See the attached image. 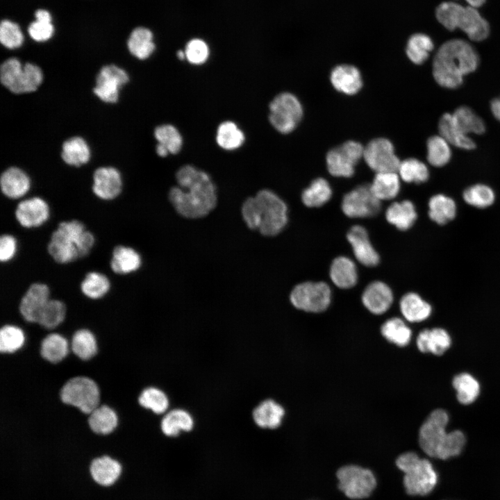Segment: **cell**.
<instances>
[{"label":"cell","instance_id":"obj_1","mask_svg":"<svg viewBox=\"0 0 500 500\" xmlns=\"http://www.w3.org/2000/svg\"><path fill=\"white\" fill-rule=\"evenodd\" d=\"M175 178L178 185L169 189L168 199L181 216L199 219L215 208L217 188L207 172L186 164L178 169Z\"/></svg>","mask_w":500,"mask_h":500},{"label":"cell","instance_id":"obj_2","mask_svg":"<svg viewBox=\"0 0 500 500\" xmlns=\"http://www.w3.org/2000/svg\"><path fill=\"white\" fill-rule=\"evenodd\" d=\"M478 56L467 41L452 39L443 43L433 61V75L442 88L456 89L465 76L474 72L478 65Z\"/></svg>","mask_w":500,"mask_h":500},{"label":"cell","instance_id":"obj_3","mask_svg":"<svg viewBox=\"0 0 500 500\" xmlns=\"http://www.w3.org/2000/svg\"><path fill=\"white\" fill-rule=\"evenodd\" d=\"M241 213L247 226L264 236L278 235L288 223L287 205L268 189L260 190L254 197L246 199Z\"/></svg>","mask_w":500,"mask_h":500},{"label":"cell","instance_id":"obj_4","mask_svg":"<svg viewBox=\"0 0 500 500\" xmlns=\"http://www.w3.org/2000/svg\"><path fill=\"white\" fill-rule=\"evenodd\" d=\"M95 240L93 233L81 220H64L52 231L47 251L54 262L67 265L88 256Z\"/></svg>","mask_w":500,"mask_h":500},{"label":"cell","instance_id":"obj_5","mask_svg":"<svg viewBox=\"0 0 500 500\" xmlns=\"http://www.w3.org/2000/svg\"><path fill=\"white\" fill-rule=\"evenodd\" d=\"M395 465L403 474V485L408 495H427L437 484L438 475L431 462L414 451L400 454Z\"/></svg>","mask_w":500,"mask_h":500},{"label":"cell","instance_id":"obj_6","mask_svg":"<svg viewBox=\"0 0 500 500\" xmlns=\"http://www.w3.org/2000/svg\"><path fill=\"white\" fill-rule=\"evenodd\" d=\"M335 477L338 488L351 500L369 498L378 484L372 470L356 464L341 466L336 471Z\"/></svg>","mask_w":500,"mask_h":500},{"label":"cell","instance_id":"obj_7","mask_svg":"<svg viewBox=\"0 0 500 500\" xmlns=\"http://www.w3.org/2000/svg\"><path fill=\"white\" fill-rule=\"evenodd\" d=\"M302 117V106L297 97L292 93H279L269 104V122L276 131L282 134L292 132Z\"/></svg>","mask_w":500,"mask_h":500},{"label":"cell","instance_id":"obj_8","mask_svg":"<svg viewBox=\"0 0 500 500\" xmlns=\"http://www.w3.org/2000/svg\"><path fill=\"white\" fill-rule=\"evenodd\" d=\"M62 401L90 414L99 403L100 393L97 383L90 378L76 376L68 380L60 392Z\"/></svg>","mask_w":500,"mask_h":500},{"label":"cell","instance_id":"obj_9","mask_svg":"<svg viewBox=\"0 0 500 500\" xmlns=\"http://www.w3.org/2000/svg\"><path fill=\"white\" fill-rule=\"evenodd\" d=\"M290 299L299 310L321 312L327 309L331 301V288L322 281H306L297 285L291 291Z\"/></svg>","mask_w":500,"mask_h":500},{"label":"cell","instance_id":"obj_10","mask_svg":"<svg viewBox=\"0 0 500 500\" xmlns=\"http://www.w3.org/2000/svg\"><path fill=\"white\" fill-rule=\"evenodd\" d=\"M364 147L359 142L349 140L331 149L326 162L329 173L336 177H351L355 167L363 157Z\"/></svg>","mask_w":500,"mask_h":500},{"label":"cell","instance_id":"obj_11","mask_svg":"<svg viewBox=\"0 0 500 500\" xmlns=\"http://www.w3.org/2000/svg\"><path fill=\"white\" fill-rule=\"evenodd\" d=\"M341 208L343 213L349 217H372L380 212L381 203L372 192L370 184H363L344 196Z\"/></svg>","mask_w":500,"mask_h":500},{"label":"cell","instance_id":"obj_12","mask_svg":"<svg viewBox=\"0 0 500 500\" xmlns=\"http://www.w3.org/2000/svg\"><path fill=\"white\" fill-rule=\"evenodd\" d=\"M449 415L443 409L432 411L419 431V444L428 456L436 458L438 449L446 436Z\"/></svg>","mask_w":500,"mask_h":500},{"label":"cell","instance_id":"obj_13","mask_svg":"<svg viewBox=\"0 0 500 500\" xmlns=\"http://www.w3.org/2000/svg\"><path fill=\"white\" fill-rule=\"evenodd\" d=\"M129 81V76L122 67L108 64L103 66L95 78L93 93L107 103H117L120 90Z\"/></svg>","mask_w":500,"mask_h":500},{"label":"cell","instance_id":"obj_14","mask_svg":"<svg viewBox=\"0 0 500 500\" xmlns=\"http://www.w3.org/2000/svg\"><path fill=\"white\" fill-rule=\"evenodd\" d=\"M363 159L376 173L397 172L401 161L392 143L386 138H376L364 147Z\"/></svg>","mask_w":500,"mask_h":500},{"label":"cell","instance_id":"obj_15","mask_svg":"<svg viewBox=\"0 0 500 500\" xmlns=\"http://www.w3.org/2000/svg\"><path fill=\"white\" fill-rule=\"evenodd\" d=\"M51 207L42 197L35 196L19 201L14 210L17 224L25 229L38 228L44 225L51 217Z\"/></svg>","mask_w":500,"mask_h":500},{"label":"cell","instance_id":"obj_16","mask_svg":"<svg viewBox=\"0 0 500 500\" xmlns=\"http://www.w3.org/2000/svg\"><path fill=\"white\" fill-rule=\"evenodd\" d=\"M123 190L120 172L111 166L96 169L92 174V192L100 200L110 201L116 199Z\"/></svg>","mask_w":500,"mask_h":500},{"label":"cell","instance_id":"obj_17","mask_svg":"<svg viewBox=\"0 0 500 500\" xmlns=\"http://www.w3.org/2000/svg\"><path fill=\"white\" fill-rule=\"evenodd\" d=\"M50 299L51 290L47 284L32 283L19 301V312L25 321L36 323L40 312Z\"/></svg>","mask_w":500,"mask_h":500},{"label":"cell","instance_id":"obj_18","mask_svg":"<svg viewBox=\"0 0 500 500\" xmlns=\"http://www.w3.org/2000/svg\"><path fill=\"white\" fill-rule=\"evenodd\" d=\"M347 239L352 247L356 260L366 267H374L379 262V255L370 242L367 230L362 226L351 227Z\"/></svg>","mask_w":500,"mask_h":500},{"label":"cell","instance_id":"obj_19","mask_svg":"<svg viewBox=\"0 0 500 500\" xmlns=\"http://www.w3.org/2000/svg\"><path fill=\"white\" fill-rule=\"evenodd\" d=\"M6 88L11 92L19 94L36 91L43 81L41 68L32 62H26L13 74Z\"/></svg>","mask_w":500,"mask_h":500},{"label":"cell","instance_id":"obj_20","mask_svg":"<svg viewBox=\"0 0 500 500\" xmlns=\"http://www.w3.org/2000/svg\"><path fill=\"white\" fill-rule=\"evenodd\" d=\"M0 188L6 198L21 200L30 191L31 181L27 173L21 168L10 167L1 174Z\"/></svg>","mask_w":500,"mask_h":500},{"label":"cell","instance_id":"obj_21","mask_svg":"<svg viewBox=\"0 0 500 500\" xmlns=\"http://www.w3.org/2000/svg\"><path fill=\"white\" fill-rule=\"evenodd\" d=\"M364 306L374 315L385 313L392 306L393 293L390 288L382 281H373L364 290L362 294Z\"/></svg>","mask_w":500,"mask_h":500},{"label":"cell","instance_id":"obj_22","mask_svg":"<svg viewBox=\"0 0 500 500\" xmlns=\"http://www.w3.org/2000/svg\"><path fill=\"white\" fill-rule=\"evenodd\" d=\"M457 28L465 33L468 38L475 42L487 38L490 33V26L476 8L467 6H462L458 19Z\"/></svg>","mask_w":500,"mask_h":500},{"label":"cell","instance_id":"obj_23","mask_svg":"<svg viewBox=\"0 0 500 500\" xmlns=\"http://www.w3.org/2000/svg\"><path fill=\"white\" fill-rule=\"evenodd\" d=\"M142 257L133 247L117 244L112 249L110 268L117 275L124 276L137 272L142 265Z\"/></svg>","mask_w":500,"mask_h":500},{"label":"cell","instance_id":"obj_24","mask_svg":"<svg viewBox=\"0 0 500 500\" xmlns=\"http://www.w3.org/2000/svg\"><path fill=\"white\" fill-rule=\"evenodd\" d=\"M330 81L336 90L348 95L356 94L362 86L360 71L355 66L348 64L335 67L331 72Z\"/></svg>","mask_w":500,"mask_h":500},{"label":"cell","instance_id":"obj_25","mask_svg":"<svg viewBox=\"0 0 500 500\" xmlns=\"http://www.w3.org/2000/svg\"><path fill=\"white\" fill-rule=\"evenodd\" d=\"M126 47L135 58L140 60L148 59L156 49L153 32L145 26L135 27L128 36Z\"/></svg>","mask_w":500,"mask_h":500},{"label":"cell","instance_id":"obj_26","mask_svg":"<svg viewBox=\"0 0 500 500\" xmlns=\"http://www.w3.org/2000/svg\"><path fill=\"white\" fill-rule=\"evenodd\" d=\"M417 346L422 353L442 355L451 346V337L446 330L433 328L422 331L417 338Z\"/></svg>","mask_w":500,"mask_h":500},{"label":"cell","instance_id":"obj_27","mask_svg":"<svg viewBox=\"0 0 500 500\" xmlns=\"http://www.w3.org/2000/svg\"><path fill=\"white\" fill-rule=\"evenodd\" d=\"M439 135L444 138L451 145L466 150L476 147L474 141L465 134L455 122L452 113H444L438 122Z\"/></svg>","mask_w":500,"mask_h":500},{"label":"cell","instance_id":"obj_28","mask_svg":"<svg viewBox=\"0 0 500 500\" xmlns=\"http://www.w3.org/2000/svg\"><path fill=\"white\" fill-rule=\"evenodd\" d=\"M329 276L331 281L342 289L353 287L358 280L356 266L352 260L346 256H338L333 260Z\"/></svg>","mask_w":500,"mask_h":500},{"label":"cell","instance_id":"obj_29","mask_svg":"<svg viewBox=\"0 0 500 500\" xmlns=\"http://www.w3.org/2000/svg\"><path fill=\"white\" fill-rule=\"evenodd\" d=\"M285 410L273 399L260 402L253 411V419L256 424L262 428L274 429L282 423Z\"/></svg>","mask_w":500,"mask_h":500},{"label":"cell","instance_id":"obj_30","mask_svg":"<svg viewBox=\"0 0 500 500\" xmlns=\"http://www.w3.org/2000/svg\"><path fill=\"white\" fill-rule=\"evenodd\" d=\"M194 421L191 414L181 408L173 409L162 417L160 428L162 433L169 438H175L181 432L193 429Z\"/></svg>","mask_w":500,"mask_h":500},{"label":"cell","instance_id":"obj_31","mask_svg":"<svg viewBox=\"0 0 500 500\" xmlns=\"http://www.w3.org/2000/svg\"><path fill=\"white\" fill-rule=\"evenodd\" d=\"M111 287L109 277L96 270L88 272L79 285L81 294L91 300H99L105 297L110 292Z\"/></svg>","mask_w":500,"mask_h":500},{"label":"cell","instance_id":"obj_32","mask_svg":"<svg viewBox=\"0 0 500 500\" xmlns=\"http://www.w3.org/2000/svg\"><path fill=\"white\" fill-rule=\"evenodd\" d=\"M90 148L82 137H72L62 144L61 158L69 166L78 167L85 165L90 161Z\"/></svg>","mask_w":500,"mask_h":500},{"label":"cell","instance_id":"obj_33","mask_svg":"<svg viewBox=\"0 0 500 500\" xmlns=\"http://www.w3.org/2000/svg\"><path fill=\"white\" fill-rule=\"evenodd\" d=\"M399 308L403 317L410 322H420L429 317L432 307L415 292L405 294L400 300Z\"/></svg>","mask_w":500,"mask_h":500},{"label":"cell","instance_id":"obj_34","mask_svg":"<svg viewBox=\"0 0 500 500\" xmlns=\"http://www.w3.org/2000/svg\"><path fill=\"white\" fill-rule=\"evenodd\" d=\"M417 217L416 208L409 200L392 203L386 210L387 221L400 231L412 227Z\"/></svg>","mask_w":500,"mask_h":500},{"label":"cell","instance_id":"obj_35","mask_svg":"<svg viewBox=\"0 0 500 500\" xmlns=\"http://www.w3.org/2000/svg\"><path fill=\"white\" fill-rule=\"evenodd\" d=\"M90 469L92 477L97 483L108 486L117 481L122 467L117 460L103 456L93 460Z\"/></svg>","mask_w":500,"mask_h":500},{"label":"cell","instance_id":"obj_36","mask_svg":"<svg viewBox=\"0 0 500 500\" xmlns=\"http://www.w3.org/2000/svg\"><path fill=\"white\" fill-rule=\"evenodd\" d=\"M429 218L439 225L452 221L456 215L457 206L454 200L443 194L431 197L428 203Z\"/></svg>","mask_w":500,"mask_h":500},{"label":"cell","instance_id":"obj_37","mask_svg":"<svg viewBox=\"0 0 500 500\" xmlns=\"http://www.w3.org/2000/svg\"><path fill=\"white\" fill-rule=\"evenodd\" d=\"M33 17L34 20L27 26L30 38L38 43L50 40L56 32L51 13L47 10L40 9L35 12Z\"/></svg>","mask_w":500,"mask_h":500},{"label":"cell","instance_id":"obj_38","mask_svg":"<svg viewBox=\"0 0 500 500\" xmlns=\"http://www.w3.org/2000/svg\"><path fill=\"white\" fill-rule=\"evenodd\" d=\"M400 177L397 172L376 173L370 187L381 201L395 198L400 190Z\"/></svg>","mask_w":500,"mask_h":500},{"label":"cell","instance_id":"obj_39","mask_svg":"<svg viewBox=\"0 0 500 500\" xmlns=\"http://www.w3.org/2000/svg\"><path fill=\"white\" fill-rule=\"evenodd\" d=\"M216 142L222 149L233 151L241 147L245 142V135L233 121L221 122L216 131Z\"/></svg>","mask_w":500,"mask_h":500},{"label":"cell","instance_id":"obj_40","mask_svg":"<svg viewBox=\"0 0 500 500\" xmlns=\"http://www.w3.org/2000/svg\"><path fill=\"white\" fill-rule=\"evenodd\" d=\"M89 415L88 424L95 433L109 434L117 427V414L106 405L98 406Z\"/></svg>","mask_w":500,"mask_h":500},{"label":"cell","instance_id":"obj_41","mask_svg":"<svg viewBox=\"0 0 500 500\" xmlns=\"http://www.w3.org/2000/svg\"><path fill=\"white\" fill-rule=\"evenodd\" d=\"M434 48L432 39L426 34L417 33L408 40L406 53L408 59L415 65L424 63Z\"/></svg>","mask_w":500,"mask_h":500},{"label":"cell","instance_id":"obj_42","mask_svg":"<svg viewBox=\"0 0 500 500\" xmlns=\"http://www.w3.org/2000/svg\"><path fill=\"white\" fill-rule=\"evenodd\" d=\"M332 196V190L328 182L323 178L312 181L301 194L303 204L310 208H317L327 203Z\"/></svg>","mask_w":500,"mask_h":500},{"label":"cell","instance_id":"obj_43","mask_svg":"<svg viewBox=\"0 0 500 500\" xmlns=\"http://www.w3.org/2000/svg\"><path fill=\"white\" fill-rule=\"evenodd\" d=\"M381 333L388 342L399 347L408 345L412 336L410 328L399 317L386 320L381 327Z\"/></svg>","mask_w":500,"mask_h":500},{"label":"cell","instance_id":"obj_44","mask_svg":"<svg viewBox=\"0 0 500 500\" xmlns=\"http://www.w3.org/2000/svg\"><path fill=\"white\" fill-rule=\"evenodd\" d=\"M452 115L458 126L467 135H481L485 131L484 121L467 106L457 108Z\"/></svg>","mask_w":500,"mask_h":500},{"label":"cell","instance_id":"obj_45","mask_svg":"<svg viewBox=\"0 0 500 500\" xmlns=\"http://www.w3.org/2000/svg\"><path fill=\"white\" fill-rule=\"evenodd\" d=\"M68 344L66 339L58 333H51L42 341L40 354L46 360L56 363L67 354Z\"/></svg>","mask_w":500,"mask_h":500},{"label":"cell","instance_id":"obj_46","mask_svg":"<svg viewBox=\"0 0 500 500\" xmlns=\"http://www.w3.org/2000/svg\"><path fill=\"white\" fill-rule=\"evenodd\" d=\"M452 385L456 390L458 401L462 404L472 403L479 394V383L468 373H461L456 375L453 379Z\"/></svg>","mask_w":500,"mask_h":500},{"label":"cell","instance_id":"obj_47","mask_svg":"<svg viewBox=\"0 0 500 500\" xmlns=\"http://www.w3.org/2000/svg\"><path fill=\"white\" fill-rule=\"evenodd\" d=\"M66 312L62 301L51 298L40 312L36 323L48 329L54 328L64 321Z\"/></svg>","mask_w":500,"mask_h":500},{"label":"cell","instance_id":"obj_48","mask_svg":"<svg viewBox=\"0 0 500 500\" xmlns=\"http://www.w3.org/2000/svg\"><path fill=\"white\" fill-rule=\"evenodd\" d=\"M450 145L440 135L429 138L426 143V158L429 164L436 167L447 165L451 158Z\"/></svg>","mask_w":500,"mask_h":500},{"label":"cell","instance_id":"obj_49","mask_svg":"<svg viewBox=\"0 0 500 500\" xmlns=\"http://www.w3.org/2000/svg\"><path fill=\"white\" fill-rule=\"evenodd\" d=\"M72 350L81 360H89L97 353V345L94 334L86 328L76 331L72 339Z\"/></svg>","mask_w":500,"mask_h":500},{"label":"cell","instance_id":"obj_50","mask_svg":"<svg viewBox=\"0 0 500 500\" xmlns=\"http://www.w3.org/2000/svg\"><path fill=\"white\" fill-rule=\"evenodd\" d=\"M153 135L159 143L167 148L169 154H177L182 149L183 137L176 127L170 124H163L154 128Z\"/></svg>","mask_w":500,"mask_h":500},{"label":"cell","instance_id":"obj_51","mask_svg":"<svg viewBox=\"0 0 500 500\" xmlns=\"http://www.w3.org/2000/svg\"><path fill=\"white\" fill-rule=\"evenodd\" d=\"M397 173L400 178L406 183H422L429 178L427 166L412 158L401 161Z\"/></svg>","mask_w":500,"mask_h":500},{"label":"cell","instance_id":"obj_52","mask_svg":"<svg viewBox=\"0 0 500 500\" xmlns=\"http://www.w3.org/2000/svg\"><path fill=\"white\" fill-rule=\"evenodd\" d=\"M462 198L471 206L485 208L494 203L495 194L490 186L477 183L466 188L462 193Z\"/></svg>","mask_w":500,"mask_h":500},{"label":"cell","instance_id":"obj_53","mask_svg":"<svg viewBox=\"0 0 500 500\" xmlns=\"http://www.w3.org/2000/svg\"><path fill=\"white\" fill-rule=\"evenodd\" d=\"M138 402L143 408L158 415L165 413L169 405L167 394L156 387L144 389L139 396Z\"/></svg>","mask_w":500,"mask_h":500},{"label":"cell","instance_id":"obj_54","mask_svg":"<svg viewBox=\"0 0 500 500\" xmlns=\"http://www.w3.org/2000/svg\"><path fill=\"white\" fill-rule=\"evenodd\" d=\"M24 42V35L19 24L11 19L4 18L0 23V42L10 50L20 48Z\"/></svg>","mask_w":500,"mask_h":500},{"label":"cell","instance_id":"obj_55","mask_svg":"<svg viewBox=\"0 0 500 500\" xmlns=\"http://www.w3.org/2000/svg\"><path fill=\"white\" fill-rule=\"evenodd\" d=\"M24 334L18 326L6 324L0 330V351L13 353L19 349L24 342Z\"/></svg>","mask_w":500,"mask_h":500},{"label":"cell","instance_id":"obj_56","mask_svg":"<svg viewBox=\"0 0 500 500\" xmlns=\"http://www.w3.org/2000/svg\"><path fill=\"white\" fill-rule=\"evenodd\" d=\"M465 444V437L459 430L447 433L437 453L436 458L447 460L460 453Z\"/></svg>","mask_w":500,"mask_h":500},{"label":"cell","instance_id":"obj_57","mask_svg":"<svg viewBox=\"0 0 500 500\" xmlns=\"http://www.w3.org/2000/svg\"><path fill=\"white\" fill-rule=\"evenodd\" d=\"M462 6L453 1L442 2L435 10L438 21L447 30L456 29L458 14Z\"/></svg>","mask_w":500,"mask_h":500},{"label":"cell","instance_id":"obj_58","mask_svg":"<svg viewBox=\"0 0 500 500\" xmlns=\"http://www.w3.org/2000/svg\"><path fill=\"white\" fill-rule=\"evenodd\" d=\"M185 59L194 65L204 64L210 56V49L207 43L199 38H193L188 42L185 48Z\"/></svg>","mask_w":500,"mask_h":500},{"label":"cell","instance_id":"obj_59","mask_svg":"<svg viewBox=\"0 0 500 500\" xmlns=\"http://www.w3.org/2000/svg\"><path fill=\"white\" fill-rule=\"evenodd\" d=\"M18 240L10 233H3L0 237V260L8 263L12 260L18 251Z\"/></svg>","mask_w":500,"mask_h":500},{"label":"cell","instance_id":"obj_60","mask_svg":"<svg viewBox=\"0 0 500 500\" xmlns=\"http://www.w3.org/2000/svg\"><path fill=\"white\" fill-rule=\"evenodd\" d=\"M490 110L494 117L500 122V97L492 100Z\"/></svg>","mask_w":500,"mask_h":500},{"label":"cell","instance_id":"obj_61","mask_svg":"<svg viewBox=\"0 0 500 500\" xmlns=\"http://www.w3.org/2000/svg\"><path fill=\"white\" fill-rule=\"evenodd\" d=\"M156 152L161 158H165L169 154L167 148L159 143H157L156 146Z\"/></svg>","mask_w":500,"mask_h":500},{"label":"cell","instance_id":"obj_62","mask_svg":"<svg viewBox=\"0 0 500 500\" xmlns=\"http://www.w3.org/2000/svg\"><path fill=\"white\" fill-rule=\"evenodd\" d=\"M468 5L474 8H478L483 5L485 0H465Z\"/></svg>","mask_w":500,"mask_h":500},{"label":"cell","instance_id":"obj_63","mask_svg":"<svg viewBox=\"0 0 500 500\" xmlns=\"http://www.w3.org/2000/svg\"><path fill=\"white\" fill-rule=\"evenodd\" d=\"M176 56L181 60H185V51H182V50H178L176 53Z\"/></svg>","mask_w":500,"mask_h":500}]
</instances>
